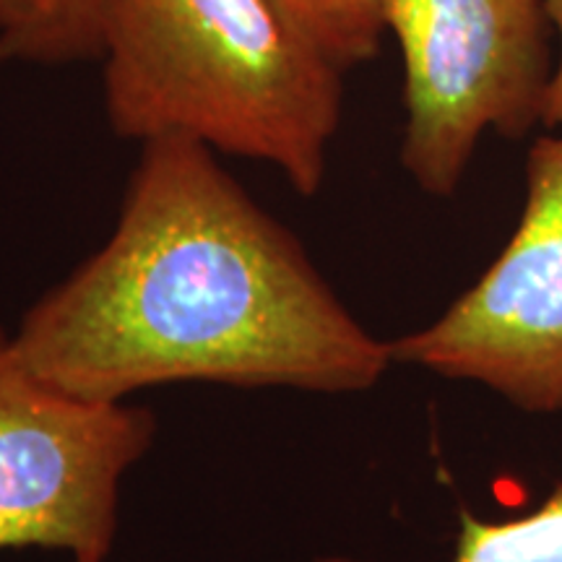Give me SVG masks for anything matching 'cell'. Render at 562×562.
Segmentation results:
<instances>
[{"label":"cell","instance_id":"1","mask_svg":"<svg viewBox=\"0 0 562 562\" xmlns=\"http://www.w3.org/2000/svg\"><path fill=\"white\" fill-rule=\"evenodd\" d=\"M13 344L91 404L172 383L349 396L396 364L297 235L186 136L140 144L112 235L34 302Z\"/></svg>","mask_w":562,"mask_h":562},{"label":"cell","instance_id":"2","mask_svg":"<svg viewBox=\"0 0 562 562\" xmlns=\"http://www.w3.org/2000/svg\"><path fill=\"white\" fill-rule=\"evenodd\" d=\"M115 136L201 140L266 161L292 191L323 188L344 70L271 0H91Z\"/></svg>","mask_w":562,"mask_h":562},{"label":"cell","instance_id":"3","mask_svg":"<svg viewBox=\"0 0 562 562\" xmlns=\"http://www.w3.org/2000/svg\"><path fill=\"white\" fill-rule=\"evenodd\" d=\"M404 60L402 167L422 193H459L484 133L544 125L554 76L544 0H385Z\"/></svg>","mask_w":562,"mask_h":562},{"label":"cell","instance_id":"4","mask_svg":"<svg viewBox=\"0 0 562 562\" xmlns=\"http://www.w3.org/2000/svg\"><path fill=\"white\" fill-rule=\"evenodd\" d=\"M154 438L151 409L53 389L0 326V552L108 560L121 529L123 480Z\"/></svg>","mask_w":562,"mask_h":562},{"label":"cell","instance_id":"5","mask_svg":"<svg viewBox=\"0 0 562 562\" xmlns=\"http://www.w3.org/2000/svg\"><path fill=\"white\" fill-rule=\"evenodd\" d=\"M391 351L396 364L480 385L518 412H562V131L533 140L521 216L495 261Z\"/></svg>","mask_w":562,"mask_h":562},{"label":"cell","instance_id":"6","mask_svg":"<svg viewBox=\"0 0 562 562\" xmlns=\"http://www.w3.org/2000/svg\"><path fill=\"white\" fill-rule=\"evenodd\" d=\"M313 562H378L351 554H321ZM453 562H562V482L537 508L510 518L459 510Z\"/></svg>","mask_w":562,"mask_h":562},{"label":"cell","instance_id":"7","mask_svg":"<svg viewBox=\"0 0 562 562\" xmlns=\"http://www.w3.org/2000/svg\"><path fill=\"white\" fill-rule=\"evenodd\" d=\"M273 9L336 68L378 58L385 30V0H271Z\"/></svg>","mask_w":562,"mask_h":562},{"label":"cell","instance_id":"8","mask_svg":"<svg viewBox=\"0 0 562 562\" xmlns=\"http://www.w3.org/2000/svg\"><path fill=\"white\" fill-rule=\"evenodd\" d=\"M100 55L91 0H53L47 16L32 30L0 34V63H60Z\"/></svg>","mask_w":562,"mask_h":562},{"label":"cell","instance_id":"9","mask_svg":"<svg viewBox=\"0 0 562 562\" xmlns=\"http://www.w3.org/2000/svg\"><path fill=\"white\" fill-rule=\"evenodd\" d=\"M53 0H0V34L32 30L50 11Z\"/></svg>","mask_w":562,"mask_h":562},{"label":"cell","instance_id":"10","mask_svg":"<svg viewBox=\"0 0 562 562\" xmlns=\"http://www.w3.org/2000/svg\"><path fill=\"white\" fill-rule=\"evenodd\" d=\"M547 11H550L552 26L560 37V55L558 66H554V76L550 83V94H547L544 108V131H562V0H544Z\"/></svg>","mask_w":562,"mask_h":562},{"label":"cell","instance_id":"11","mask_svg":"<svg viewBox=\"0 0 562 562\" xmlns=\"http://www.w3.org/2000/svg\"><path fill=\"white\" fill-rule=\"evenodd\" d=\"M70 562H81V560H70Z\"/></svg>","mask_w":562,"mask_h":562}]
</instances>
